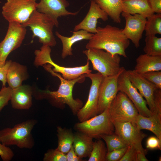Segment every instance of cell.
Instances as JSON below:
<instances>
[{"label": "cell", "mask_w": 161, "mask_h": 161, "mask_svg": "<svg viewBox=\"0 0 161 161\" xmlns=\"http://www.w3.org/2000/svg\"><path fill=\"white\" fill-rule=\"evenodd\" d=\"M97 29V32L93 34L87 43L86 49H101L113 55L127 57L126 50L130 45V41L124 34L123 29L107 24L103 27H98Z\"/></svg>", "instance_id": "1"}, {"label": "cell", "mask_w": 161, "mask_h": 161, "mask_svg": "<svg viewBox=\"0 0 161 161\" xmlns=\"http://www.w3.org/2000/svg\"><path fill=\"white\" fill-rule=\"evenodd\" d=\"M43 66L52 75L59 79L60 84L56 91L40 90L38 97L47 99L54 106L59 107L66 104L69 107L73 114H76L83 107V103L80 100L73 98V89L76 83H82L85 80L86 77V74L75 79L67 80L63 78L60 74L54 72L50 64H45Z\"/></svg>", "instance_id": "2"}, {"label": "cell", "mask_w": 161, "mask_h": 161, "mask_svg": "<svg viewBox=\"0 0 161 161\" xmlns=\"http://www.w3.org/2000/svg\"><path fill=\"white\" fill-rule=\"evenodd\" d=\"M37 123L35 119H29L13 128L2 129L0 131V142L6 146L15 145L21 148H32L35 142L31 131Z\"/></svg>", "instance_id": "3"}, {"label": "cell", "mask_w": 161, "mask_h": 161, "mask_svg": "<svg viewBox=\"0 0 161 161\" xmlns=\"http://www.w3.org/2000/svg\"><path fill=\"white\" fill-rule=\"evenodd\" d=\"M22 25L29 27L32 31L33 38L37 37L42 45L55 46L57 44L53 32L54 27H58L55 21L48 16L35 10L30 17Z\"/></svg>", "instance_id": "4"}, {"label": "cell", "mask_w": 161, "mask_h": 161, "mask_svg": "<svg viewBox=\"0 0 161 161\" xmlns=\"http://www.w3.org/2000/svg\"><path fill=\"white\" fill-rule=\"evenodd\" d=\"M83 52L91 62L93 69L103 77L114 75L123 67L120 66L118 55H113L103 49H87Z\"/></svg>", "instance_id": "5"}, {"label": "cell", "mask_w": 161, "mask_h": 161, "mask_svg": "<svg viewBox=\"0 0 161 161\" xmlns=\"http://www.w3.org/2000/svg\"><path fill=\"white\" fill-rule=\"evenodd\" d=\"M51 51L50 47L44 45H42L40 49L36 50L34 52L35 65L37 66H43L48 63L54 67L52 70L54 72L61 73L62 77L67 80L75 79L83 75L92 72L89 68L88 60L84 66L71 67L61 66L52 60L50 55Z\"/></svg>", "instance_id": "6"}, {"label": "cell", "mask_w": 161, "mask_h": 161, "mask_svg": "<svg viewBox=\"0 0 161 161\" xmlns=\"http://www.w3.org/2000/svg\"><path fill=\"white\" fill-rule=\"evenodd\" d=\"M75 129L95 138H100L101 135L112 134L114 128L109 114V108L103 112L85 121L76 123Z\"/></svg>", "instance_id": "7"}, {"label": "cell", "mask_w": 161, "mask_h": 161, "mask_svg": "<svg viewBox=\"0 0 161 161\" xmlns=\"http://www.w3.org/2000/svg\"><path fill=\"white\" fill-rule=\"evenodd\" d=\"M37 0H7L2 7L1 13L8 22L22 24L36 9Z\"/></svg>", "instance_id": "8"}, {"label": "cell", "mask_w": 161, "mask_h": 161, "mask_svg": "<svg viewBox=\"0 0 161 161\" xmlns=\"http://www.w3.org/2000/svg\"><path fill=\"white\" fill-rule=\"evenodd\" d=\"M109 114L112 123L131 122L134 123L139 113L126 95L119 91L109 108Z\"/></svg>", "instance_id": "9"}, {"label": "cell", "mask_w": 161, "mask_h": 161, "mask_svg": "<svg viewBox=\"0 0 161 161\" xmlns=\"http://www.w3.org/2000/svg\"><path fill=\"white\" fill-rule=\"evenodd\" d=\"M26 33V28L21 24L16 22L9 23L6 35L0 42V66L5 64L10 53L21 46Z\"/></svg>", "instance_id": "10"}, {"label": "cell", "mask_w": 161, "mask_h": 161, "mask_svg": "<svg viewBox=\"0 0 161 161\" xmlns=\"http://www.w3.org/2000/svg\"><path fill=\"white\" fill-rule=\"evenodd\" d=\"M92 83L87 100L76 115L80 122H83L97 115L99 88L103 76L100 73H90L86 74Z\"/></svg>", "instance_id": "11"}, {"label": "cell", "mask_w": 161, "mask_h": 161, "mask_svg": "<svg viewBox=\"0 0 161 161\" xmlns=\"http://www.w3.org/2000/svg\"><path fill=\"white\" fill-rule=\"evenodd\" d=\"M118 91L124 93L128 96L136 107L139 114L148 117L154 113L148 108L146 100L129 80L126 70L118 77Z\"/></svg>", "instance_id": "12"}, {"label": "cell", "mask_w": 161, "mask_h": 161, "mask_svg": "<svg viewBox=\"0 0 161 161\" xmlns=\"http://www.w3.org/2000/svg\"><path fill=\"white\" fill-rule=\"evenodd\" d=\"M125 70L123 67L118 73L114 75L103 77L99 88L97 114L109 108L116 96L119 92L118 77Z\"/></svg>", "instance_id": "13"}, {"label": "cell", "mask_w": 161, "mask_h": 161, "mask_svg": "<svg viewBox=\"0 0 161 161\" xmlns=\"http://www.w3.org/2000/svg\"><path fill=\"white\" fill-rule=\"evenodd\" d=\"M121 15L126 21L125 27L123 29L124 34L136 48L139 47L144 31L146 17L139 14L131 15L124 12Z\"/></svg>", "instance_id": "14"}, {"label": "cell", "mask_w": 161, "mask_h": 161, "mask_svg": "<svg viewBox=\"0 0 161 161\" xmlns=\"http://www.w3.org/2000/svg\"><path fill=\"white\" fill-rule=\"evenodd\" d=\"M112 123L114 133L127 146L133 145L135 148L142 146V141L147 135L137 127L135 123L131 122Z\"/></svg>", "instance_id": "15"}, {"label": "cell", "mask_w": 161, "mask_h": 161, "mask_svg": "<svg viewBox=\"0 0 161 161\" xmlns=\"http://www.w3.org/2000/svg\"><path fill=\"white\" fill-rule=\"evenodd\" d=\"M126 73L132 83L145 99L149 109L156 113L154 102V93L157 88L142 75L133 70H126Z\"/></svg>", "instance_id": "16"}, {"label": "cell", "mask_w": 161, "mask_h": 161, "mask_svg": "<svg viewBox=\"0 0 161 161\" xmlns=\"http://www.w3.org/2000/svg\"><path fill=\"white\" fill-rule=\"evenodd\" d=\"M69 5L67 0H40L37 3L36 10L50 17L59 25V17L75 16L78 13V11L72 12L67 10Z\"/></svg>", "instance_id": "17"}, {"label": "cell", "mask_w": 161, "mask_h": 161, "mask_svg": "<svg viewBox=\"0 0 161 161\" xmlns=\"http://www.w3.org/2000/svg\"><path fill=\"white\" fill-rule=\"evenodd\" d=\"M99 19L106 21L108 19V16L94 0H91L86 16L80 22L75 25L73 31L83 30L95 34L97 32V26Z\"/></svg>", "instance_id": "18"}, {"label": "cell", "mask_w": 161, "mask_h": 161, "mask_svg": "<svg viewBox=\"0 0 161 161\" xmlns=\"http://www.w3.org/2000/svg\"><path fill=\"white\" fill-rule=\"evenodd\" d=\"M32 90L27 85H21L13 89L10 101L14 109L28 110L32 105Z\"/></svg>", "instance_id": "19"}, {"label": "cell", "mask_w": 161, "mask_h": 161, "mask_svg": "<svg viewBox=\"0 0 161 161\" xmlns=\"http://www.w3.org/2000/svg\"><path fill=\"white\" fill-rule=\"evenodd\" d=\"M71 32L72 34L70 37L63 36L58 31L55 32V35L60 40L62 43L61 56L63 59L73 55L72 47L74 44L83 40H89L93 35L83 30Z\"/></svg>", "instance_id": "20"}, {"label": "cell", "mask_w": 161, "mask_h": 161, "mask_svg": "<svg viewBox=\"0 0 161 161\" xmlns=\"http://www.w3.org/2000/svg\"><path fill=\"white\" fill-rule=\"evenodd\" d=\"M27 69L26 66L12 61L7 74V82L12 89L22 85V82L28 78Z\"/></svg>", "instance_id": "21"}, {"label": "cell", "mask_w": 161, "mask_h": 161, "mask_svg": "<svg viewBox=\"0 0 161 161\" xmlns=\"http://www.w3.org/2000/svg\"><path fill=\"white\" fill-rule=\"evenodd\" d=\"M134 123L140 130H148L161 140V114L154 113L150 116L145 117L139 114Z\"/></svg>", "instance_id": "22"}, {"label": "cell", "mask_w": 161, "mask_h": 161, "mask_svg": "<svg viewBox=\"0 0 161 161\" xmlns=\"http://www.w3.org/2000/svg\"><path fill=\"white\" fill-rule=\"evenodd\" d=\"M134 70L142 74L152 71H161V56L140 55L136 59Z\"/></svg>", "instance_id": "23"}, {"label": "cell", "mask_w": 161, "mask_h": 161, "mask_svg": "<svg viewBox=\"0 0 161 161\" xmlns=\"http://www.w3.org/2000/svg\"><path fill=\"white\" fill-rule=\"evenodd\" d=\"M93 139L81 132L74 134L73 145L76 154L81 159L89 157L93 148Z\"/></svg>", "instance_id": "24"}, {"label": "cell", "mask_w": 161, "mask_h": 161, "mask_svg": "<svg viewBox=\"0 0 161 161\" xmlns=\"http://www.w3.org/2000/svg\"><path fill=\"white\" fill-rule=\"evenodd\" d=\"M123 12L131 15L139 14L146 18L154 13L148 0H122Z\"/></svg>", "instance_id": "25"}, {"label": "cell", "mask_w": 161, "mask_h": 161, "mask_svg": "<svg viewBox=\"0 0 161 161\" xmlns=\"http://www.w3.org/2000/svg\"><path fill=\"white\" fill-rule=\"evenodd\" d=\"M113 21L121 22L120 16L123 12L122 0H94Z\"/></svg>", "instance_id": "26"}, {"label": "cell", "mask_w": 161, "mask_h": 161, "mask_svg": "<svg viewBox=\"0 0 161 161\" xmlns=\"http://www.w3.org/2000/svg\"><path fill=\"white\" fill-rule=\"evenodd\" d=\"M58 145L56 149L66 154L70 150L73 145L74 134L71 129L57 127Z\"/></svg>", "instance_id": "27"}, {"label": "cell", "mask_w": 161, "mask_h": 161, "mask_svg": "<svg viewBox=\"0 0 161 161\" xmlns=\"http://www.w3.org/2000/svg\"><path fill=\"white\" fill-rule=\"evenodd\" d=\"M144 31L146 36L161 34V13H154L146 18Z\"/></svg>", "instance_id": "28"}, {"label": "cell", "mask_w": 161, "mask_h": 161, "mask_svg": "<svg viewBox=\"0 0 161 161\" xmlns=\"http://www.w3.org/2000/svg\"><path fill=\"white\" fill-rule=\"evenodd\" d=\"M143 50L145 54L151 56H161V38L155 35L146 36Z\"/></svg>", "instance_id": "29"}, {"label": "cell", "mask_w": 161, "mask_h": 161, "mask_svg": "<svg viewBox=\"0 0 161 161\" xmlns=\"http://www.w3.org/2000/svg\"><path fill=\"white\" fill-rule=\"evenodd\" d=\"M107 149L104 142L101 140L94 142L92 149L88 161H106Z\"/></svg>", "instance_id": "30"}, {"label": "cell", "mask_w": 161, "mask_h": 161, "mask_svg": "<svg viewBox=\"0 0 161 161\" xmlns=\"http://www.w3.org/2000/svg\"><path fill=\"white\" fill-rule=\"evenodd\" d=\"M100 138L103 139L106 143L107 153L115 149L127 146L114 133L112 134L101 135Z\"/></svg>", "instance_id": "31"}, {"label": "cell", "mask_w": 161, "mask_h": 161, "mask_svg": "<svg viewBox=\"0 0 161 161\" xmlns=\"http://www.w3.org/2000/svg\"><path fill=\"white\" fill-rule=\"evenodd\" d=\"M44 161H67L66 154L55 149L48 150L44 155Z\"/></svg>", "instance_id": "32"}, {"label": "cell", "mask_w": 161, "mask_h": 161, "mask_svg": "<svg viewBox=\"0 0 161 161\" xmlns=\"http://www.w3.org/2000/svg\"><path fill=\"white\" fill-rule=\"evenodd\" d=\"M146 79L161 89V71H152L141 74Z\"/></svg>", "instance_id": "33"}, {"label": "cell", "mask_w": 161, "mask_h": 161, "mask_svg": "<svg viewBox=\"0 0 161 161\" xmlns=\"http://www.w3.org/2000/svg\"><path fill=\"white\" fill-rule=\"evenodd\" d=\"M13 89L10 87L3 86L0 91V112L10 100Z\"/></svg>", "instance_id": "34"}, {"label": "cell", "mask_w": 161, "mask_h": 161, "mask_svg": "<svg viewBox=\"0 0 161 161\" xmlns=\"http://www.w3.org/2000/svg\"><path fill=\"white\" fill-rule=\"evenodd\" d=\"M127 147L115 149L107 153L106 161H119L126 152Z\"/></svg>", "instance_id": "35"}, {"label": "cell", "mask_w": 161, "mask_h": 161, "mask_svg": "<svg viewBox=\"0 0 161 161\" xmlns=\"http://www.w3.org/2000/svg\"><path fill=\"white\" fill-rule=\"evenodd\" d=\"M14 156L12 150L0 142V156L3 161L11 160Z\"/></svg>", "instance_id": "36"}, {"label": "cell", "mask_w": 161, "mask_h": 161, "mask_svg": "<svg viewBox=\"0 0 161 161\" xmlns=\"http://www.w3.org/2000/svg\"><path fill=\"white\" fill-rule=\"evenodd\" d=\"M137 153L135 147L129 145L127 150L119 161H137Z\"/></svg>", "instance_id": "37"}, {"label": "cell", "mask_w": 161, "mask_h": 161, "mask_svg": "<svg viewBox=\"0 0 161 161\" xmlns=\"http://www.w3.org/2000/svg\"><path fill=\"white\" fill-rule=\"evenodd\" d=\"M146 147L149 149H161V140L157 137H149L146 142Z\"/></svg>", "instance_id": "38"}, {"label": "cell", "mask_w": 161, "mask_h": 161, "mask_svg": "<svg viewBox=\"0 0 161 161\" xmlns=\"http://www.w3.org/2000/svg\"><path fill=\"white\" fill-rule=\"evenodd\" d=\"M11 61V60L6 61L3 66H0V81L2 82L3 86H5L7 83V74Z\"/></svg>", "instance_id": "39"}, {"label": "cell", "mask_w": 161, "mask_h": 161, "mask_svg": "<svg viewBox=\"0 0 161 161\" xmlns=\"http://www.w3.org/2000/svg\"><path fill=\"white\" fill-rule=\"evenodd\" d=\"M156 113L161 114V89L157 88L154 93Z\"/></svg>", "instance_id": "40"}, {"label": "cell", "mask_w": 161, "mask_h": 161, "mask_svg": "<svg viewBox=\"0 0 161 161\" xmlns=\"http://www.w3.org/2000/svg\"><path fill=\"white\" fill-rule=\"evenodd\" d=\"M151 9L154 13H161V0H148Z\"/></svg>", "instance_id": "41"}, {"label": "cell", "mask_w": 161, "mask_h": 161, "mask_svg": "<svg viewBox=\"0 0 161 161\" xmlns=\"http://www.w3.org/2000/svg\"><path fill=\"white\" fill-rule=\"evenodd\" d=\"M67 161H81V159L76 154L73 145L69 151L66 154Z\"/></svg>", "instance_id": "42"}, {"label": "cell", "mask_w": 161, "mask_h": 161, "mask_svg": "<svg viewBox=\"0 0 161 161\" xmlns=\"http://www.w3.org/2000/svg\"><path fill=\"white\" fill-rule=\"evenodd\" d=\"M137 153V161H148L145 157L146 151L143 148L136 149Z\"/></svg>", "instance_id": "43"}, {"label": "cell", "mask_w": 161, "mask_h": 161, "mask_svg": "<svg viewBox=\"0 0 161 161\" xmlns=\"http://www.w3.org/2000/svg\"><path fill=\"white\" fill-rule=\"evenodd\" d=\"M1 0H0V3H1Z\"/></svg>", "instance_id": "44"}]
</instances>
